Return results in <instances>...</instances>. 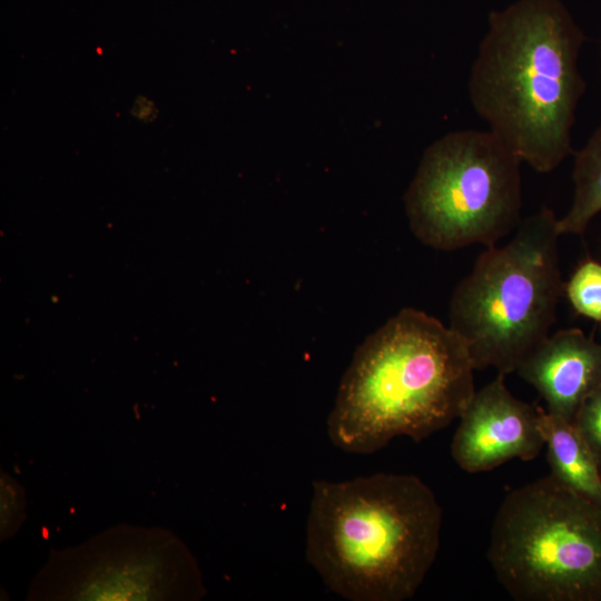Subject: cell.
<instances>
[{
    "instance_id": "obj_1",
    "label": "cell",
    "mask_w": 601,
    "mask_h": 601,
    "mask_svg": "<svg viewBox=\"0 0 601 601\" xmlns=\"http://www.w3.org/2000/svg\"><path fill=\"white\" fill-rule=\"evenodd\" d=\"M584 35L561 0H516L489 16L469 77L475 112L532 169L548 174L572 152L585 90Z\"/></svg>"
},
{
    "instance_id": "obj_3",
    "label": "cell",
    "mask_w": 601,
    "mask_h": 601,
    "mask_svg": "<svg viewBox=\"0 0 601 601\" xmlns=\"http://www.w3.org/2000/svg\"><path fill=\"white\" fill-rule=\"evenodd\" d=\"M442 520L434 492L413 474L314 481L306 560L343 599L408 600L436 559Z\"/></svg>"
},
{
    "instance_id": "obj_6",
    "label": "cell",
    "mask_w": 601,
    "mask_h": 601,
    "mask_svg": "<svg viewBox=\"0 0 601 601\" xmlns=\"http://www.w3.org/2000/svg\"><path fill=\"white\" fill-rule=\"evenodd\" d=\"M521 159L492 131H451L423 154L404 205L414 236L439 250L491 247L521 223Z\"/></svg>"
},
{
    "instance_id": "obj_10",
    "label": "cell",
    "mask_w": 601,
    "mask_h": 601,
    "mask_svg": "<svg viewBox=\"0 0 601 601\" xmlns=\"http://www.w3.org/2000/svg\"><path fill=\"white\" fill-rule=\"evenodd\" d=\"M574 191L566 213L558 219L561 235H580L601 213V122L575 154Z\"/></svg>"
},
{
    "instance_id": "obj_7",
    "label": "cell",
    "mask_w": 601,
    "mask_h": 601,
    "mask_svg": "<svg viewBox=\"0 0 601 601\" xmlns=\"http://www.w3.org/2000/svg\"><path fill=\"white\" fill-rule=\"evenodd\" d=\"M504 380L497 373L475 391L460 417L451 454L469 473L491 471L512 459L531 461L545 446L541 408L513 396Z\"/></svg>"
},
{
    "instance_id": "obj_2",
    "label": "cell",
    "mask_w": 601,
    "mask_h": 601,
    "mask_svg": "<svg viewBox=\"0 0 601 601\" xmlns=\"http://www.w3.org/2000/svg\"><path fill=\"white\" fill-rule=\"evenodd\" d=\"M463 338L437 318L403 308L368 335L328 414L334 446L372 454L397 436L420 442L460 418L475 393Z\"/></svg>"
},
{
    "instance_id": "obj_8",
    "label": "cell",
    "mask_w": 601,
    "mask_h": 601,
    "mask_svg": "<svg viewBox=\"0 0 601 601\" xmlns=\"http://www.w3.org/2000/svg\"><path fill=\"white\" fill-rule=\"evenodd\" d=\"M546 403V412L573 423L601 385V342L579 328L550 334L515 371Z\"/></svg>"
},
{
    "instance_id": "obj_12",
    "label": "cell",
    "mask_w": 601,
    "mask_h": 601,
    "mask_svg": "<svg viewBox=\"0 0 601 601\" xmlns=\"http://www.w3.org/2000/svg\"><path fill=\"white\" fill-rule=\"evenodd\" d=\"M601 472V385L584 401L572 423Z\"/></svg>"
},
{
    "instance_id": "obj_5",
    "label": "cell",
    "mask_w": 601,
    "mask_h": 601,
    "mask_svg": "<svg viewBox=\"0 0 601 601\" xmlns=\"http://www.w3.org/2000/svg\"><path fill=\"white\" fill-rule=\"evenodd\" d=\"M487 560L519 601H601V508L552 474L510 491Z\"/></svg>"
},
{
    "instance_id": "obj_11",
    "label": "cell",
    "mask_w": 601,
    "mask_h": 601,
    "mask_svg": "<svg viewBox=\"0 0 601 601\" xmlns=\"http://www.w3.org/2000/svg\"><path fill=\"white\" fill-rule=\"evenodd\" d=\"M565 296L581 316L601 323V263L588 258L580 263L564 284Z\"/></svg>"
},
{
    "instance_id": "obj_4",
    "label": "cell",
    "mask_w": 601,
    "mask_h": 601,
    "mask_svg": "<svg viewBox=\"0 0 601 601\" xmlns=\"http://www.w3.org/2000/svg\"><path fill=\"white\" fill-rule=\"evenodd\" d=\"M555 213L522 219L502 246L486 247L450 299V327L475 370L508 375L550 334L564 290Z\"/></svg>"
},
{
    "instance_id": "obj_9",
    "label": "cell",
    "mask_w": 601,
    "mask_h": 601,
    "mask_svg": "<svg viewBox=\"0 0 601 601\" xmlns=\"http://www.w3.org/2000/svg\"><path fill=\"white\" fill-rule=\"evenodd\" d=\"M541 427L550 474L601 508V472L574 425L541 408Z\"/></svg>"
}]
</instances>
